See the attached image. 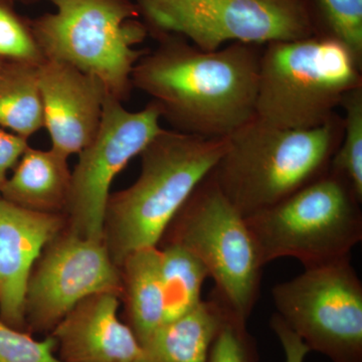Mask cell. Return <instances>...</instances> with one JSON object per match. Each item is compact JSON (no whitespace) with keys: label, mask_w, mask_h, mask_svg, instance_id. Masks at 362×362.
Returning <instances> with one entry per match:
<instances>
[{"label":"cell","mask_w":362,"mask_h":362,"mask_svg":"<svg viewBox=\"0 0 362 362\" xmlns=\"http://www.w3.org/2000/svg\"><path fill=\"white\" fill-rule=\"evenodd\" d=\"M133 69V88L151 98L171 129L226 138L256 114L264 45L233 42L202 51L177 35L156 37Z\"/></svg>","instance_id":"obj_1"},{"label":"cell","mask_w":362,"mask_h":362,"mask_svg":"<svg viewBox=\"0 0 362 362\" xmlns=\"http://www.w3.org/2000/svg\"><path fill=\"white\" fill-rule=\"evenodd\" d=\"M226 138L163 129L143 149L141 171L129 187L111 192L105 207L103 240L117 267L131 252L157 247L197 185L216 168Z\"/></svg>","instance_id":"obj_2"},{"label":"cell","mask_w":362,"mask_h":362,"mask_svg":"<svg viewBox=\"0 0 362 362\" xmlns=\"http://www.w3.org/2000/svg\"><path fill=\"white\" fill-rule=\"evenodd\" d=\"M338 115L311 129H285L252 119L228 137L211 171L221 192L245 218L283 201L322 176L342 139Z\"/></svg>","instance_id":"obj_3"},{"label":"cell","mask_w":362,"mask_h":362,"mask_svg":"<svg viewBox=\"0 0 362 362\" xmlns=\"http://www.w3.org/2000/svg\"><path fill=\"white\" fill-rule=\"evenodd\" d=\"M362 62L325 35L264 45L255 117L285 129H311L337 115L362 86Z\"/></svg>","instance_id":"obj_4"},{"label":"cell","mask_w":362,"mask_h":362,"mask_svg":"<svg viewBox=\"0 0 362 362\" xmlns=\"http://www.w3.org/2000/svg\"><path fill=\"white\" fill-rule=\"evenodd\" d=\"M56 7L30 21L45 59L93 76L108 96L123 102L133 89V69L147 51L148 35L133 0H49Z\"/></svg>","instance_id":"obj_5"},{"label":"cell","mask_w":362,"mask_h":362,"mask_svg":"<svg viewBox=\"0 0 362 362\" xmlns=\"http://www.w3.org/2000/svg\"><path fill=\"white\" fill-rule=\"evenodd\" d=\"M361 204L349 183L329 168L246 221L264 266L293 258L308 268L350 256L362 240Z\"/></svg>","instance_id":"obj_6"},{"label":"cell","mask_w":362,"mask_h":362,"mask_svg":"<svg viewBox=\"0 0 362 362\" xmlns=\"http://www.w3.org/2000/svg\"><path fill=\"white\" fill-rule=\"evenodd\" d=\"M164 245H178L194 254L214 281V294L247 321L265 266L246 218L221 192L211 173L169 223L157 247Z\"/></svg>","instance_id":"obj_7"},{"label":"cell","mask_w":362,"mask_h":362,"mask_svg":"<svg viewBox=\"0 0 362 362\" xmlns=\"http://www.w3.org/2000/svg\"><path fill=\"white\" fill-rule=\"evenodd\" d=\"M153 37L177 35L202 51L317 35L307 0H133Z\"/></svg>","instance_id":"obj_8"},{"label":"cell","mask_w":362,"mask_h":362,"mask_svg":"<svg viewBox=\"0 0 362 362\" xmlns=\"http://www.w3.org/2000/svg\"><path fill=\"white\" fill-rule=\"evenodd\" d=\"M277 314L310 351L362 362V283L351 256L304 268L272 291Z\"/></svg>","instance_id":"obj_9"},{"label":"cell","mask_w":362,"mask_h":362,"mask_svg":"<svg viewBox=\"0 0 362 362\" xmlns=\"http://www.w3.org/2000/svg\"><path fill=\"white\" fill-rule=\"evenodd\" d=\"M158 108L150 101L140 111L107 96L99 132L78 156L71 171L66 228L84 239L103 240L105 207L112 182L135 156H140L164 128Z\"/></svg>","instance_id":"obj_10"},{"label":"cell","mask_w":362,"mask_h":362,"mask_svg":"<svg viewBox=\"0 0 362 362\" xmlns=\"http://www.w3.org/2000/svg\"><path fill=\"white\" fill-rule=\"evenodd\" d=\"M100 293L120 299V270L104 240L84 239L68 228L40 252L26 286L25 331L51 334L78 303Z\"/></svg>","instance_id":"obj_11"},{"label":"cell","mask_w":362,"mask_h":362,"mask_svg":"<svg viewBox=\"0 0 362 362\" xmlns=\"http://www.w3.org/2000/svg\"><path fill=\"white\" fill-rule=\"evenodd\" d=\"M40 88L52 149L66 157L80 153L99 132L108 96L103 84L68 64L45 59Z\"/></svg>","instance_id":"obj_12"},{"label":"cell","mask_w":362,"mask_h":362,"mask_svg":"<svg viewBox=\"0 0 362 362\" xmlns=\"http://www.w3.org/2000/svg\"><path fill=\"white\" fill-rule=\"evenodd\" d=\"M66 214L35 213L0 195V319L25 331L26 286L40 252L65 230Z\"/></svg>","instance_id":"obj_13"},{"label":"cell","mask_w":362,"mask_h":362,"mask_svg":"<svg viewBox=\"0 0 362 362\" xmlns=\"http://www.w3.org/2000/svg\"><path fill=\"white\" fill-rule=\"evenodd\" d=\"M120 299L100 293L82 300L52 331L64 362H141L142 345L120 320Z\"/></svg>","instance_id":"obj_14"},{"label":"cell","mask_w":362,"mask_h":362,"mask_svg":"<svg viewBox=\"0 0 362 362\" xmlns=\"http://www.w3.org/2000/svg\"><path fill=\"white\" fill-rule=\"evenodd\" d=\"M68 159L52 148L28 146L0 195L7 202L35 213L66 214L71 187Z\"/></svg>","instance_id":"obj_15"},{"label":"cell","mask_w":362,"mask_h":362,"mask_svg":"<svg viewBox=\"0 0 362 362\" xmlns=\"http://www.w3.org/2000/svg\"><path fill=\"white\" fill-rule=\"evenodd\" d=\"M119 270L124 322L143 345L166 322L160 250L150 247L131 252Z\"/></svg>","instance_id":"obj_16"},{"label":"cell","mask_w":362,"mask_h":362,"mask_svg":"<svg viewBox=\"0 0 362 362\" xmlns=\"http://www.w3.org/2000/svg\"><path fill=\"white\" fill-rule=\"evenodd\" d=\"M230 311L211 293L192 311L161 326L142 345L141 362H206L211 343Z\"/></svg>","instance_id":"obj_17"},{"label":"cell","mask_w":362,"mask_h":362,"mask_svg":"<svg viewBox=\"0 0 362 362\" xmlns=\"http://www.w3.org/2000/svg\"><path fill=\"white\" fill-rule=\"evenodd\" d=\"M44 127L40 66L2 59L0 128L28 139Z\"/></svg>","instance_id":"obj_18"},{"label":"cell","mask_w":362,"mask_h":362,"mask_svg":"<svg viewBox=\"0 0 362 362\" xmlns=\"http://www.w3.org/2000/svg\"><path fill=\"white\" fill-rule=\"evenodd\" d=\"M165 295L166 322L192 311L202 301V290L209 277L201 261L178 245L158 246Z\"/></svg>","instance_id":"obj_19"},{"label":"cell","mask_w":362,"mask_h":362,"mask_svg":"<svg viewBox=\"0 0 362 362\" xmlns=\"http://www.w3.org/2000/svg\"><path fill=\"white\" fill-rule=\"evenodd\" d=\"M342 139L330 169L344 178L362 201V86L343 99Z\"/></svg>","instance_id":"obj_20"},{"label":"cell","mask_w":362,"mask_h":362,"mask_svg":"<svg viewBox=\"0 0 362 362\" xmlns=\"http://www.w3.org/2000/svg\"><path fill=\"white\" fill-rule=\"evenodd\" d=\"M317 35L337 40L362 62V0H307Z\"/></svg>","instance_id":"obj_21"},{"label":"cell","mask_w":362,"mask_h":362,"mask_svg":"<svg viewBox=\"0 0 362 362\" xmlns=\"http://www.w3.org/2000/svg\"><path fill=\"white\" fill-rule=\"evenodd\" d=\"M13 4L0 0V59L40 66L45 59L30 20L21 16Z\"/></svg>","instance_id":"obj_22"},{"label":"cell","mask_w":362,"mask_h":362,"mask_svg":"<svg viewBox=\"0 0 362 362\" xmlns=\"http://www.w3.org/2000/svg\"><path fill=\"white\" fill-rule=\"evenodd\" d=\"M247 322L230 311L211 343L206 362H258L256 340Z\"/></svg>","instance_id":"obj_23"},{"label":"cell","mask_w":362,"mask_h":362,"mask_svg":"<svg viewBox=\"0 0 362 362\" xmlns=\"http://www.w3.org/2000/svg\"><path fill=\"white\" fill-rule=\"evenodd\" d=\"M0 362H64L51 334L37 340L28 331L14 329L0 319Z\"/></svg>","instance_id":"obj_24"},{"label":"cell","mask_w":362,"mask_h":362,"mask_svg":"<svg viewBox=\"0 0 362 362\" xmlns=\"http://www.w3.org/2000/svg\"><path fill=\"white\" fill-rule=\"evenodd\" d=\"M28 140L0 128V192L8 178V171L16 168L30 146Z\"/></svg>","instance_id":"obj_25"},{"label":"cell","mask_w":362,"mask_h":362,"mask_svg":"<svg viewBox=\"0 0 362 362\" xmlns=\"http://www.w3.org/2000/svg\"><path fill=\"white\" fill-rule=\"evenodd\" d=\"M270 325L282 344L286 362H304L305 357L310 352V349L303 340L298 337L277 313L272 316Z\"/></svg>","instance_id":"obj_26"},{"label":"cell","mask_w":362,"mask_h":362,"mask_svg":"<svg viewBox=\"0 0 362 362\" xmlns=\"http://www.w3.org/2000/svg\"><path fill=\"white\" fill-rule=\"evenodd\" d=\"M8 1L13 2H21V4H33V2H37V0H8Z\"/></svg>","instance_id":"obj_27"},{"label":"cell","mask_w":362,"mask_h":362,"mask_svg":"<svg viewBox=\"0 0 362 362\" xmlns=\"http://www.w3.org/2000/svg\"><path fill=\"white\" fill-rule=\"evenodd\" d=\"M1 64H2V59H0V66H1Z\"/></svg>","instance_id":"obj_28"}]
</instances>
